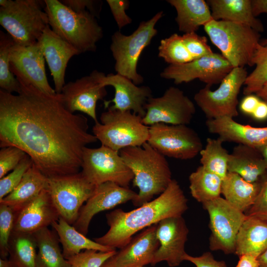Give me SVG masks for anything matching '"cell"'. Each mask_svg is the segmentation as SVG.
Instances as JSON below:
<instances>
[{
    "instance_id": "obj_1",
    "label": "cell",
    "mask_w": 267,
    "mask_h": 267,
    "mask_svg": "<svg viewBox=\"0 0 267 267\" xmlns=\"http://www.w3.org/2000/svg\"><path fill=\"white\" fill-rule=\"evenodd\" d=\"M14 94L0 89V146L23 150L47 178L80 172L87 145L97 139L88 119L68 111L58 95L21 84Z\"/></svg>"
},
{
    "instance_id": "obj_2",
    "label": "cell",
    "mask_w": 267,
    "mask_h": 267,
    "mask_svg": "<svg viewBox=\"0 0 267 267\" xmlns=\"http://www.w3.org/2000/svg\"><path fill=\"white\" fill-rule=\"evenodd\" d=\"M187 199L178 182L173 179L162 194L155 198L129 212L121 209L107 214L109 226L103 236L95 238L98 243L113 249L123 248L136 232L157 224L162 220L182 216L187 210Z\"/></svg>"
},
{
    "instance_id": "obj_3",
    "label": "cell",
    "mask_w": 267,
    "mask_h": 267,
    "mask_svg": "<svg viewBox=\"0 0 267 267\" xmlns=\"http://www.w3.org/2000/svg\"><path fill=\"white\" fill-rule=\"evenodd\" d=\"M119 154L134 174L132 180L139 192L133 201L139 207L160 195L167 188L173 178L169 164L164 155L147 142L141 146L122 149Z\"/></svg>"
},
{
    "instance_id": "obj_4",
    "label": "cell",
    "mask_w": 267,
    "mask_h": 267,
    "mask_svg": "<svg viewBox=\"0 0 267 267\" xmlns=\"http://www.w3.org/2000/svg\"><path fill=\"white\" fill-rule=\"evenodd\" d=\"M44 11L51 30L80 53L95 51L103 37L96 17L87 11L76 12L60 0H44Z\"/></svg>"
},
{
    "instance_id": "obj_5",
    "label": "cell",
    "mask_w": 267,
    "mask_h": 267,
    "mask_svg": "<svg viewBox=\"0 0 267 267\" xmlns=\"http://www.w3.org/2000/svg\"><path fill=\"white\" fill-rule=\"evenodd\" d=\"M44 0H0V24L22 46L36 44L49 26Z\"/></svg>"
},
{
    "instance_id": "obj_6",
    "label": "cell",
    "mask_w": 267,
    "mask_h": 267,
    "mask_svg": "<svg viewBox=\"0 0 267 267\" xmlns=\"http://www.w3.org/2000/svg\"><path fill=\"white\" fill-rule=\"evenodd\" d=\"M211 42L234 68L254 66L260 33L241 23L213 20L204 26Z\"/></svg>"
},
{
    "instance_id": "obj_7",
    "label": "cell",
    "mask_w": 267,
    "mask_h": 267,
    "mask_svg": "<svg viewBox=\"0 0 267 267\" xmlns=\"http://www.w3.org/2000/svg\"><path fill=\"white\" fill-rule=\"evenodd\" d=\"M95 123L92 133L101 145L115 151L135 146L147 142L149 126L142 122V118L131 111L108 108Z\"/></svg>"
},
{
    "instance_id": "obj_8",
    "label": "cell",
    "mask_w": 267,
    "mask_h": 267,
    "mask_svg": "<svg viewBox=\"0 0 267 267\" xmlns=\"http://www.w3.org/2000/svg\"><path fill=\"white\" fill-rule=\"evenodd\" d=\"M163 15V11H160L149 20L140 22L137 29L129 36L120 31L112 36L110 48L115 60V70L117 73L131 80L136 85L143 81V78L137 71L139 58L144 49L157 34L155 26Z\"/></svg>"
},
{
    "instance_id": "obj_9",
    "label": "cell",
    "mask_w": 267,
    "mask_h": 267,
    "mask_svg": "<svg viewBox=\"0 0 267 267\" xmlns=\"http://www.w3.org/2000/svg\"><path fill=\"white\" fill-rule=\"evenodd\" d=\"M247 76L244 67L233 68L217 89L212 90L211 87L206 85L194 95V101L208 119L233 118L238 115V96Z\"/></svg>"
},
{
    "instance_id": "obj_10",
    "label": "cell",
    "mask_w": 267,
    "mask_h": 267,
    "mask_svg": "<svg viewBox=\"0 0 267 267\" xmlns=\"http://www.w3.org/2000/svg\"><path fill=\"white\" fill-rule=\"evenodd\" d=\"M95 187L80 172L48 178L46 189L60 218L73 225Z\"/></svg>"
},
{
    "instance_id": "obj_11",
    "label": "cell",
    "mask_w": 267,
    "mask_h": 267,
    "mask_svg": "<svg viewBox=\"0 0 267 267\" xmlns=\"http://www.w3.org/2000/svg\"><path fill=\"white\" fill-rule=\"evenodd\" d=\"M81 169L84 176L95 186L111 181L129 187L134 178L119 152L102 145L84 148Z\"/></svg>"
},
{
    "instance_id": "obj_12",
    "label": "cell",
    "mask_w": 267,
    "mask_h": 267,
    "mask_svg": "<svg viewBox=\"0 0 267 267\" xmlns=\"http://www.w3.org/2000/svg\"><path fill=\"white\" fill-rule=\"evenodd\" d=\"M147 142L164 156L182 160L195 157L203 149L198 134L186 125L157 123L149 126Z\"/></svg>"
},
{
    "instance_id": "obj_13",
    "label": "cell",
    "mask_w": 267,
    "mask_h": 267,
    "mask_svg": "<svg viewBox=\"0 0 267 267\" xmlns=\"http://www.w3.org/2000/svg\"><path fill=\"white\" fill-rule=\"evenodd\" d=\"M202 205L209 216L210 249L235 254L237 236L246 215L221 197Z\"/></svg>"
},
{
    "instance_id": "obj_14",
    "label": "cell",
    "mask_w": 267,
    "mask_h": 267,
    "mask_svg": "<svg viewBox=\"0 0 267 267\" xmlns=\"http://www.w3.org/2000/svg\"><path fill=\"white\" fill-rule=\"evenodd\" d=\"M143 123L150 126L157 123L188 125L195 113L194 103L179 89L171 87L159 97H150L144 106Z\"/></svg>"
},
{
    "instance_id": "obj_15",
    "label": "cell",
    "mask_w": 267,
    "mask_h": 267,
    "mask_svg": "<svg viewBox=\"0 0 267 267\" xmlns=\"http://www.w3.org/2000/svg\"><path fill=\"white\" fill-rule=\"evenodd\" d=\"M233 68L222 54L213 52L184 64L169 65L160 73V76L173 80L176 84L198 79L211 87L221 83Z\"/></svg>"
},
{
    "instance_id": "obj_16",
    "label": "cell",
    "mask_w": 267,
    "mask_h": 267,
    "mask_svg": "<svg viewBox=\"0 0 267 267\" xmlns=\"http://www.w3.org/2000/svg\"><path fill=\"white\" fill-rule=\"evenodd\" d=\"M9 64L11 72L20 84L31 86L48 94H56L48 83L45 59L38 42L27 46L14 43L10 51Z\"/></svg>"
},
{
    "instance_id": "obj_17",
    "label": "cell",
    "mask_w": 267,
    "mask_h": 267,
    "mask_svg": "<svg viewBox=\"0 0 267 267\" xmlns=\"http://www.w3.org/2000/svg\"><path fill=\"white\" fill-rule=\"evenodd\" d=\"M103 73L94 70L89 75L65 84L60 93L57 94L64 107L72 113L76 111L85 113L95 123L98 122L96 104L107 94L105 87L100 83Z\"/></svg>"
},
{
    "instance_id": "obj_18",
    "label": "cell",
    "mask_w": 267,
    "mask_h": 267,
    "mask_svg": "<svg viewBox=\"0 0 267 267\" xmlns=\"http://www.w3.org/2000/svg\"><path fill=\"white\" fill-rule=\"evenodd\" d=\"M188 231L182 216L165 218L157 223L156 237L160 245L151 265L165 261L170 267L178 266L186 254L185 244Z\"/></svg>"
},
{
    "instance_id": "obj_19",
    "label": "cell",
    "mask_w": 267,
    "mask_h": 267,
    "mask_svg": "<svg viewBox=\"0 0 267 267\" xmlns=\"http://www.w3.org/2000/svg\"><path fill=\"white\" fill-rule=\"evenodd\" d=\"M137 197L135 192L115 182L108 181L97 185L91 196L81 208L78 219L73 225L86 235L91 220L96 214L129 201L133 202Z\"/></svg>"
},
{
    "instance_id": "obj_20",
    "label": "cell",
    "mask_w": 267,
    "mask_h": 267,
    "mask_svg": "<svg viewBox=\"0 0 267 267\" xmlns=\"http://www.w3.org/2000/svg\"><path fill=\"white\" fill-rule=\"evenodd\" d=\"M100 83L105 87L110 86L115 89L114 98L104 101L105 108L130 111L142 118L144 116L145 105L152 96L151 90L148 87H138L131 80L118 73L107 75L103 73Z\"/></svg>"
},
{
    "instance_id": "obj_21",
    "label": "cell",
    "mask_w": 267,
    "mask_h": 267,
    "mask_svg": "<svg viewBox=\"0 0 267 267\" xmlns=\"http://www.w3.org/2000/svg\"><path fill=\"white\" fill-rule=\"evenodd\" d=\"M52 76L56 94L61 92L65 84V77L68 63L80 53L57 35L48 26L38 42Z\"/></svg>"
},
{
    "instance_id": "obj_22",
    "label": "cell",
    "mask_w": 267,
    "mask_h": 267,
    "mask_svg": "<svg viewBox=\"0 0 267 267\" xmlns=\"http://www.w3.org/2000/svg\"><path fill=\"white\" fill-rule=\"evenodd\" d=\"M60 217L46 189L15 213L13 231L33 234L58 221Z\"/></svg>"
},
{
    "instance_id": "obj_23",
    "label": "cell",
    "mask_w": 267,
    "mask_h": 267,
    "mask_svg": "<svg viewBox=\"0 0 267 267\" xmlns=\"http://www.w3.org/2000/svg\"><path fill=\"white\" fill-rule=\"evenodd\" d=\"M157 224L144 230L110 258L114 267H143L151 264L160 244Z\"/></svg>"
},
{
    "instance_id": "obj_24",
    "label": "cell",
    "mask_w": 267,
    "mask_h": 267,
    "mask_svg": "<svg viewBox=\"0 0 267 267\" xmlns=\"http://www.w3.org/2000/svg\"><path fill=\"white\" fill-rule=\"evenodd\" d=\"M206 125L212 134L223 142H233L257 148L267 142V127H255L227 117L208 119Z\"/></svg>"
},
{
    "instance_id": "obj_25",
    "label": "cell",
    "mask_w": 267,
    "mask_h": 267,
    "mask_svg": "<svg viewBox=\"0 0 267 267\" xmlns=\"http://www.w3.org/2000/svg\"><path fill=\"white\" fill-rule=\"evenodd\" d=\"M267 248V217L246 215L238 233L235 254L258 258Z\"/></svg>"
},
{
    "instance_id": "obj_26",
    "label": "cell",
    "mask_w": 267,
    "mask_h": 267,
    "mask_svg": "<svg viewBox=\"0 0 267 267\" xmlns=\"http://www.w3.org/2000/svg\"><path fill=\"white\" fill-rule=\"evenodd\" d=\"M227 170L251 183L261 182L267 174L265 161L259 150L241 144L235 146L229 154Z\"/></svg>"
},
{
    "instance_id": "obj_27",
    "label": "cell",
    "mask_w": 267,
    "mask_h": 267,
    "mask_svg": "<svg viewBox=\"0 0 267 267\" xmlns=\"http://www.w3.org/2000/svg\"><path fill=\"white\" fill-rule=\"evenodd\" d=\"M213 19L246 25L260 33L264 31L261 21L252 12L251 0H208Z\"/></svg>"
},
{
    "instance_id": "obj_28",
    "label": "cell",
    "mask_w": 267,
    "mask_h": 267,
    "mask_svg": "<svg viewBox=\"0 0 267 267\" xmlns=\"http://www.w3.org/2000/svg\"><path fill=\"white\" fill-rule=\"evenodd\" d=\"M261 182L247 181L239 175L228 172L222 179L221 194L233 207L245 213L254 204Z\"/></svg>"
},
{
    "instance_id": "obj_29",
    "label": "cell",
    "mask_w": 267,
    "mask_h": 267,
    "mask_svg": "<svg viewBox=\"0 0 267 267\" xmlns=\"http://www.w3.org/2000/svg\"><path fill=\"white\" fill-rule=\"evenodd\" d=\"M47 179L33 163L17 186L0 200V204L8 206L15 213L19 211L46 189Z\"/></svg>"
},
{
    "instance_id": "obj_30",
    "label": "cell",
    "mask_w": 267,
    "mask_h": 267,
    "mask_svg": "<svg viewBox=\"0 0 267 267\" xmlns=\"http://www.w3.org/2000/svg\"><path fill=\"white\" fill-rule=\"evenodd\" d=\"M177 11L176 21L179 31L196 33L200 27L213 20L210 7L204 0H169Z\"/></svg>"
},
{
    "instance_id": "obj_31",
    "label": "cell",
    "mask_w": 267,
    "mask_h": 267,
    "mask_svg": "<svg viewBox=\"0 0 267 267\" xmlns=\"http://www.w3.org/2000/svg\"><path fill=\"white\" fill-rule=\"evenodd\" d=\"M51 226L58 237L63 254L66 259L82 250H94L101 252L116 250L89 239L61 218Z\"/></svg>"
},
{
    "instance_id": "obj_32",
    "label": "cell",
    "mask_w": 267,
    "mask_h": 267,
    "mask_svg": "<svg viewBox=\"0 0 267 267\" xmlns=\"http://www.w3.org/2000/svg\"><path fill=\"white\" fill-rule=\"evenodd\" d=\"M37 247V267H71L64 257L55 231L45 227L34 233Z\"/></svg>"
},
{
    "instance_id": "obj_33",
    "label": "cell",
    "mask_w": 267,
    "mask_h": 267,
    "mask_svg": "<svg viewBox=\"0 0 267 267\" xmlns=\"http://www.w3.org/2000/svg\"><path fill=\"white\" fill-rule=\"evenodd\" d=\"M8 257L11 267H37V247L33 234L13 231Z\"/></svg>"
},
{
    "instance_id": "obj_34",
    "label": "cell",
    "mask_w": 267,
    "mask_h": 267,
    "mask_svg": "<svg viewBox=\"0 0 267 267\" xmlns=\"http://www.w3.org/2000/svg\"><path fill=\"white\" fill-rule=\"evenodd\" d=\"M222 180L220 177L200 166L189 176L191 194L202 204L220 197Z\"/></svg>"
},
{
    "instance_id": "obj_35",
    "label": "cell",
    "mask_w": 267,
    "mask_h": 267,
    "mask_svg": "<svg viewBox=\"0 0 267 267\" xmlns=\"http://www.w3.org/2000/svg\"><path fill=\"white\" fill-rule=\"evenodd\" d=\"M223 141L208 138L205 147L200 155L201 166L207 170L219 176L223 179L228 173L227 166L229 154L222 146Z\"/></svg>"
},
{
    "instance_id": "obj_36",
    "label": "cell",
    "mask_w": 267,
    "mask_h": 267,
    "mask_svg": "<svg viewBox=\"0 0 267 267\" xmlns=\"http://www.w3.org/2000/svg\"><path fill=\"white\" fill-rule=\"evenodd\" d=\"M14 42L7 33L0 31V89L10 93H19L21 84L11 72L9 55Z\"/></svg>"
},
{
    "instance_id": "obj_37",
    "label": "cell",
    "mask_w": 267,
    "mask_h": 267,
    "mask_svg": "<svg viewBox=\"0 0 267 267\" xmlns=\"http://www.w3.org/2000/svg\"><path fill=\"white\" fill-rule=\"evenodd\" d=\"M158 56L170 65H179L193 60L182 38L177 33L163 39L158 47Z\"/></svg>"
},
{
    "instance_id": "obj_38",
    "label": "cell",
    "mask_w": 267,
    "mask_h": 267,
    "mask_svg": "<svg viewBox=\"0 0 267 267\" xmlns=\"http://www.w3.org/2000/svg\"><path fill=\"white\" fill-rule=\"evenodd\" d=\"M253 63L255 68L248 75L244 84L243 93L245 95L256 93L267 82V45L258 44Z\"/></svg>"
},
{
    "instance_id": "obj_39",
    "label": "cell",
    "mask_w": 267,
    "mask_h": 267,
    "mask_svg": "<svg viewBox=\"0 0 267 267\" xmlns=\"http://www.w3.org/2000/svg\"><path fill=\"white\" fill-rule=\"evenodd\" d=\"M15 212L7 205L0 204V256H8L9 241L13 231Z\"/></svg>"
},
{
    "instance_id": "obj_40",
    "label": "cell",
    "mask_w": 267,
    "mask_h": 267,
    "mask_svg": "<svg viewBox=\"0 0 267 267\" xmlns=\"http://www.w3.org/2000/svg\"><path fill=\"white\" fill-rule=\"evenodd\" d=\"M116 250L101 252L86 250L68 258L71 267H101L110 258L116 254Z\"/></svg>"
},
{
    "instance_id": "obj_41",
    "label": "cell",
    "mask_w": 267,
    "mask_h": 267,
    "mask_svg": "<svg viewBox=\"0 0 267 267\" xmlns=\"http://www.w3.org/2000/svg\"><path fill=\"white\" fill-rule=\"evenodd\" d=\"M33 164L32 159L27 155L14 170L0 179V200L17 186Z\"/></svg>"
},
{
    "instance_id": "obj_42",
    "label": "cell",
    "mask_w": 267,
    "mask_h": 267,
    "mask_svg": "<svg viewBox=\"0 0 267 267\" xmlns=\"http://www.w3.org/2000/svg\"><path fill=\"white\" fill-rule=\"evenodd\" d=\"M27 154L15 146L1 148L0 150V179L14 170Z\"/></svg>"
},
{
    "instance_id": "obj_43",
    "label": "cell",
    "mask_w": 267,
    "mask_h": 267,
    "mask_svg": "<svg viewBox=\"0 0 267 267\" xmlns=\"http://www.w3.org/2000/svg\"><path fill=\"white\" fill-rule=\"evenodd\" d=\"M183 43L193 60L210 54L214 52L207 43L204 36H200L196 33L184 34L182 36Z\"/></svg>"
},
{
    "instance_id": "obj_44",
    "label": "cell",
    "mask_w": 267,
    "mask_h": 267,
    "mask_svg": "<svg viewBox=\"0 0 267 267\" xmlns=\"http://www.w3.org/2000/svg\"><path fill=\"white\" fill-rule=\"evenodd\" d=\"M106 2L119 29L131 23L132 19L126 12L129 7L128 0H107Z\"/></svg>"
},
{
    "instance_id": "obj_45",
    "label": "cell",
    "mask_w": 267,
    "mask_h": 267,
    "mask_svg": "<svg viewBox=\"0 0 267 267\" xmlns=\"http://www.w3.org/2000/svg\"><path fill=\"white\" fill-rule=\"evenodd\" d=\"M64 4L76 12H89L99 17L102 2L93 0H60Z\"/></svg>"
},
{
    "instance_id": "obj_46",
    "label": "cell",
    "mask_w": 267,
    "mask_h": 267,
    "mask_svg": "<svg viewBox=\"0 0 267 267\" xmlns=\"http://www.w3.org/2000/svg\"><path fill=\"white\" fill-rule=\"evenodd\" d=\"M245 214L267 217V174L261 181V189L254 204Z\"/></svg>"
},
{
    "instance_id": "obj_47",
    "label": "cell",
    "mask_w": 267,
    "mask_h": 267,
    "mask_svg": "<svg viewBox=\"0 0 267 267\" xmlns=\"http://www.w3.org/2000/svg\"><path fill=\"white\" fill-rule=\"evenodd\" d=\"M183 260L190 262L196 267H227L224 261L215 260L209 252H205L198 257L191 256L186 253Z\"/></svg>"
},
{
    "instance_id": "obj_48",
    "label": "cell",
    "mask_w": 267,
    "mask_h": 267,
    "mask_svg": "<svg viewBox=\"0 0 267 267\" xmlns=\"http://www.w3.org/2000/svg\"><path fill=\"white\" fill-rule=\"evenodd\" d=\"M260 98L253 94L246 95L241 101L239 108L245 114L252 115L260 102Z\"/></svg>"
},
{
    "instance_id": "obj_49",
    "label": "cell",
    "mask_w": 267,
    "mask_h": 267,
    "mask_svg": "<svg viewBox=\"0 0 267 267\" xmlns=\"http://www.w3.org/2000/svg\"><path fill=\"white\" fill-rule=\"evenodd\" d=\"M235 267H259L257 258L250 255L239 256V261Z\"/></svg>"
},
{
    "instance_id": "obj_50",
    "label": "cell",
    "mask_w": 267,
    "mask_h": 267,
    "mask_svg": "<svg viewBox=\"0 0 267 267\" xmlns=\"http://www.w3.org/2000/svg\"><path fill=\"white\" fill-rule=\"evenodd\" d=\"M251 9L255 17L260 14L267 13V0H251Z\"/></svg>"
},
{
    "instance_id": "obj_51",
    "label": "cell",
    "mask_w": 267,
    "mask_h": 267,
    "mask_svg": "<svg viewBox=\"0 0 267 267\" xmlns=\"http://www.w3.org/2000/svg\"><path fill=\"white\" fill-rule=\"evenodd\" d=\"M251 116L258 121L267 119V103L261 100Z\"/></svg>"
},
{
    "instance_id": "obj_52",
    "label": "cell",
    "mask_w": 267,
    "mask_h": 267,
    "mask_svg": "<svg viewBox=\"0 0 267 267\" xmlns=\"http://www.w3.org/2000/svg\"><path fill=\"white\" fill-rule=\"evenodd\" d=\"M256 93V95L262 100L267 103V82L264 85L262 89Z\"/></svg>"
},
{
    "instance_id": "obj_53",
    "label": "cell",
    "mask_w": 267,
    "mask_h": 267,
    "mask_svg": "<svg viewBox=\"0 0 267 267\" xmlns=\"http://www.w3.org/2000/svg\"><path fill=\"white\" fill-rule=\"evenodd\" d=\"M259 267H267V248L257 258Z\"/></svg>"
},
{
    "instance_id": "obj_54",
    "label": "cell",
    "mask_w": 267,
    "mask_h": 267,
    "mask_svg": "<svg viewBox=\"0 0 267 267\" xmlns=\"http://www.w3.org/2000/svg\"><path fill=\"white\" fill-rule=\"evenodd\" d=\"M261 153L267 169V142L257 148Z\"/></svg>"
},
{
    "instance_id": "obj_55",
    "label": "cell",
    "mask_w": 267,
    "mask_h": 267,
    "mask_svg": "<svg viewBox=\"0 0 267 267\" xmlns=\"http://www.w3.org/2000/svg\"><path fill=\"white\" fill-rule=\"evenodd\" d=\"M0 267H11L8 259L0 258Z\"/></svg>"
},
{
    "instance_id": "obj_56",
    "label": "cell",
    "mask_w": 267,
    "mask_h": 267,
    "mask_svg": "<svg viewBox=\"0 0 267 267\" xmlns=\"http://www.w3.org/2000/svg\"><path fill=\"white\" fill-rule=\"evenodd\" d=\"M110 258L108 259L101 267H114L112 264Z\"/></svg>"
},
{
    "instance_id": "obj_57",
    "label": "cell",
    "mask_w": 267,
    "mask_h": 267,
    "mask_svg": "<svg viewBox=\"0 0 267 267\" xmlns=\"http://www.w3.org/2000/svg\"><path fill=\"white\" fill-rule=\"evenodd\" d=\"M260 43L262 45H267V38L263 39L262 40L260 41Z\"/></svg>"
}]
</instances>
